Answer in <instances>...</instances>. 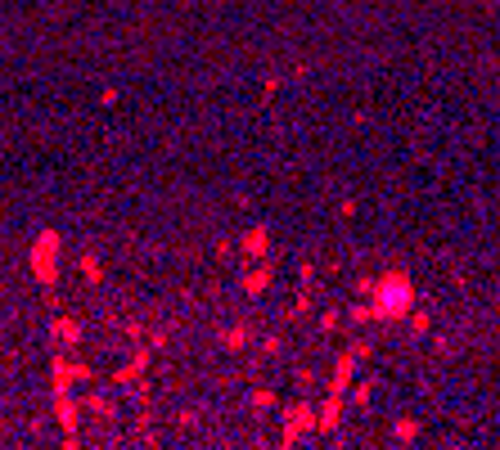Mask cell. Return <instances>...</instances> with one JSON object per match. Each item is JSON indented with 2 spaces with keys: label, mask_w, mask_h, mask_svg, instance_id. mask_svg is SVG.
<instances>
[{
  "label": "cell",
  "mask_w": 500,
  "mask_h": 450,
  "mask_svg": "<svg viewBox=\"0 0 500 450\" xmlns=\"http://www.w3.org/2000/svg\"><path fill=\"white\" fill-rule=\"evenodd\" d=\"M261 248H266V234H261V230H257V234L248 239V252H261Z\"/></svg>",
  "instance_id": "6da1fadb"
}]
</instances>
